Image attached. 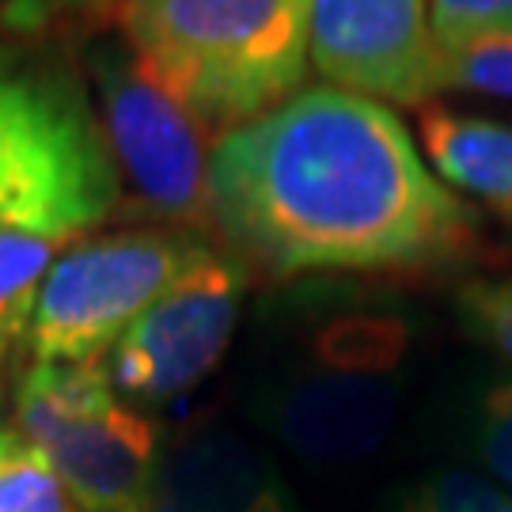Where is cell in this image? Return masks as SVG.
<instances>
[{"mask_svg":"<svg viewBox=\"0 0 512 512\" xmlns=\"http://www.w3.org/2000/svg\"><path fill=\"white\" fill-rule=\"evenodd\" d=\"M205 228L270 277L440 270L482 243L478 213L440 183L403 118L330 84L213 145Z\"/></svg>","mask_w":512,"mask_h":512,"instance_id":"6da1fadb","label":"cell"},{"mask_svg":"<svg viewBox=\"0 0 512 512\" xmlns=\"http://www.w3.org/2000/svg\"><path fill=\"white\" fill-rule=\"evenodd\" d=\"M118 27L205 137L220 141L304 92L311 0H122Z\"/></svg>","mask_w":512,"mask_h":512,"instance_id":"7a4b0ae2","label":"cell"},{"mask_svg":"<svg viewBox=\"0 0 512 512\" xmlns=\"http://www.w3.org/2000/svg\"><path fill=\"white\" fill-rule=\"evenodd\" d=\"M118 190L95 110L0 183V365L23 342L42 277L114 213Z\"/></svg>","mask_w":512,"mask_h":512,"instance_id":"3957f363","label":"cell"},{"mask_svg":"<svg viewBox=\"0 0 512 512\" xmlns=\"http://www.w3.org/2000/svg\"><path fill=\"white\" fill-rule=\"evenodd\" d=\"M406 327L384 315H346L311 338V361L266 403V425L315 463H357L387 440L399 414L395 372Z\"/></svg>","mask_w":512,"mask_h":512,"instance_id":"277c9868","label":"cell"},{"mask_svg":"<svg viewBox=\"0 0 512 512\" xmlns=\"http://www.w3.org/2000/svg\"><path fill=\"white\" fill-rule=\"evenodd\" d=\"M202 251L205 243L175 232H114L69 247L42 277L23 330L31 365L103 361Z\"/></svg>","mask_w":512,"mask_h":512,"instance_id":"5b68a950","label":"cell"},{"mask_svg":"<svg viewBox=\"0 0 512 512\" xmlns=\"http://www.w3.org/2000/svg\"><path fill=\"white\" fill-rule=\"evenodd\" d=\"M92 76L103 103V137L133 194L167 220L205 228V133L171 95L141 69L126 42H95Z\"/></svg>","mask_w":512,"mask_h":512,"instance_id":"8992f818","label":"cell"},{"mask_svg":"<svg viewBox=\"0 0 512 512\" xmlns=\"http://www.w3.org/2000/svg\"><path fill=\"white\" fill-rule=\"evenodd\" d=\"M243 289L247 270L232 255L205 247L107 353L114 391L164 403L202 384L236 334Z\"/></svg>","mask_w":512,"mask_h":512,"instance_id":"52a82bcc","label":"cell"},{"mask_svg":"<svg viewBox=\"0 0 512 512\" xmlns=\"http://www.w3.org/2000/svg\"><path fill=\"white\" fill-rule=\"evenodd\" d=\"M311 65L330 88L387 107L444 92L433 0H311Z\"/></svg>","mask_w":512,"mask_h":512,"instance_id":"ba28073f","label":"cell"},{"mask_svg":"<svg viewBox=\"0 0 512 512\" xmlns=\"http://www.w3.org/2000/svg\"><path fill=\"white\" fill-rule=\"evenodd\" d=\"M148 512H300V501L270 452L209 425L160 452Z\"/></svg>","mask_w":512,"mask_h":512,"instance_id":"9c48e42d","label":"cell"},{"mask_svg":"<svg viewBox=\"0 0 512 512\" xmlns=\"http://www.w3.org/2000/svg\"><path fill=\"white\" fill-rule=\"evenodd\" d=\"M160 452L156 421L118 399L42 448L80 512H148Z\"/></svg>","mask_w":512,"mask_h":512,"instance_id":"30bf717a","label":"cell"},{"mask_svg":"<svg viewBox=\"0 0 512 512\" xmlns=\"http://www.w3.org/2000/svg\"><path fill=\"white\" fill-rule=\"evenodd\" d=\"M421 152L444 186L512 217V126L459 114V110H421Z\"/></svg>","mask_w":512,"mask_h":512,"instance_id":"8fae6325","label":"cell"},{"mask_svg":"<svg viewBox=\"0 0 512 512\" xmlns=\"http://www.w3.org/2000/svg\"><path fill=\"white\" fill-rule=\"evenodd\" d=\"M92 110L69 73L0 57V183Z\"/></svg>","mask_w":512,"mask_h":512,"instance_id":"7c38bea8","label":"cell"},{"mask_svg":"<svg viewBox=\"0 0 512 512\" xmlns=\"http://www.w3.org/2000/svg\"><path fill=\"white\" fill-rule=\"evenodd\" d=\"M114 403L103 361H38L16 387V429L31 448H46L69 425Z\"/></svg>","mask_w":512,"mask_h":512,"instance_id":"4fadbf2b","label":"cell"},{"mask_svg":"<svg viewBox=\"0 0 512 512\" xmlns=\"http://www.w3.org/2000/svg\"><path fill=\"white\" fill-rule=\"evenodd\" d=\"M0 512H80L50 459L16 425H0Z\"/></svg>","mask_w":512,"mask_h":512,"instance_id":"5bb4252c","label":"cell"},{"mask_svg":"<svg viewBox=\"0 0 512 512\" xmlns=\"http://www.w3.org/2000/svg\"><path fill=\"white\" fill-rule=\"evenodd\" d=\"M433 38L440 54L512 42V0H433Z\"/></svg>","mask_w":512,"mask_h":512,"instance_id":"9a60e30c","label":"cell"},{"mask_svg":"<svg viewBox=\"0 0 512 512\" xmlns=\"http://www.w3.org/2000/svg\"><path fill=\"white\" fill-rule=\"evenodd\" d=\"M459 319L471 338L512 365V281L509 277H478L456 296Z\"/></svg>","mask_w":512,"mask_h":512,"instance_id":"2e32d148","label":"cell"},{"mask_svg":"<svg viewBox=\"0 0 512 512\" xmlns=\"http://www.w3.org/2000/svg\"><path fill=\"white\" fill-rule=\"evenodd\" d=\"M403 512H512V494L467 471L425 478Z\"/></svg>","mask_w":512,"mask_h":512,"instance_id":"e0dca14e","label":"cell"},{"mask_svg":"<svg viewBox=\"0 0 512 512\" xmlns=\"http://www.w3.org/2000/svg\"><path fill=\"white\" fill-rule=\"evenodd\" d=\"M448 88L512 99V42H486L444 54V92Z\"/></svg>","mask_w":512,"mask_h":512,"instance_id":"ac0fdd59","label":"cell"},{"mask_svg":"<svg viewBox=\"0 0 512 512\" xmlns=\"http://www.w3.org/2000/svg\"><path fill=\"white\" fill-rule=\"evenodd\" d=\"M475 440L478 456L486 459V467L512 490V380L490 387L482 395Z\"/></svg>","mask_w":512,"mask_h":512,"instance_id":"d6986e66","label":"cell"},{"mask_svg":"<svg viewBox=\"0 0 512 512\" xmlns=\"http://www.w3.org/2000/svg\"><path fill=\"white\" fill-rule=\"evenodd\" d=\"M122 0H0V27L12 35H38L54 23L88 16Z\"/></svg>","mask_w":512,"mask_h":512,"instance_id":"ffe728a7","label":"cell"}]
</instances>
